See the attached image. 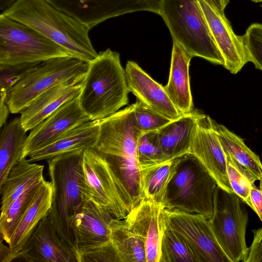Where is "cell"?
<instances>
[{"label": "cell", "instance_id": "cell-18", "mask_svg": "<svg viewBox=\"0 0 262 262\" xmlns=\"http://www.w3.org/2000/svg\"><path fill=\"white\" fill-rule=\"evenodd\" d=\"M18 257L29 262H78L74 250L60 237L48 216L38 224Z\"/></svg>", "mask_w": 262, "mask_h": 262}, {"label": "cell", "instance_id": "cell-21", "mask_svg": "<svg viewBox=\"0 0 262 262\" xmlns=\"http://www.w3.org/2000/svg\"><path fill=\"white\" fill-rule=\"evenodd\" d=\"M83 80L59 84L36 97L20 113L19 118L25 130L32 129L63 103L79 96Z\"/></svg>", "mask_w": 262, "mask_h": 262}, {"label": "cell", "instance_id": "cell-12", "mask_svg": "<svg viewBox=\"0 0 262 262\" xmlns=\"http://www.w3.org/2000/svg\"><path fill=\"white\" fill-rule=\"evenodd\" d=\"M168 227L187 244L198 262H230L217 242L209 220L204 216L167 209Z\"/></svg>", "mask_w": 262, "mask_h": 262}, {"label": "cell", "instance_id": "cell-24", "mask_svg": "<svg viewBox=\"0 0 262 262\" xmlns=\"http://www.w3.org/2000/svg\"><path fill=\"white\" fill-rule=\"evenodd\" d=\"M200 113L182 114L156 131L157 143L167 159H175L189 152Z\"/></svg>", "mask_w": 262, "mask_h": 262}, {"label": "cell", "instance_id": "cell-31", "mask_svg": "<svg viewBox=\"0 0 262 262\" xmlns=\"http://www.w3.org/2000/svg\"><path fill=\"white\" fill-rule=\"evenodd\" d=\"M225 154L228 177L233 192L253 210L250 193L258 179L234 158Z\"/></svg>", "mask_w": 262, "mask_h": 262}, {"label": "cell", "instance_id": "cell-9", "mask_svg": "<svg viewBox=\"0 0 262 262\" xmlns=\"http://www.w3.org/2000/svg\"><path fill=\"white\" fill-rule=\"evenodd\" d=\"M245 202L234 192L219 186L213 198V211L209 220L216 239L230 262L247 258L249 248L246 242L248 221Z\"/></svg>", "mask_w": 262, "mask_h": 262}, {"label": "cell", "instance_id": "cell-3", "mask_svg": "<svg viewBox=\"0 0 262 262\" xmlns=\"http://www.w3.org/2000/svg\"><path fill=\"white\" fill-rule=\"evenodd\" d=\"M128 93L120 54L108 48L89 63L78 96L79 104L91 120H100L126 105Z\"/></svg>", "mask_w": 262, "mask_h": 262}, {"label": "cell", "instance_id": "cell-11", "mask_svg": "<svg viewBox=\"0 0 262 262\" xmlns=\"http://www.w3.org/2000/svg\"><path fill=\"white\" fill-rule=\"evenodd\" d=\"M90 30L127 13L148 11L160 14V0H46Z\"/></svg>", "mask_w": 262, "mask_h": 262}, {"label": "cell", "instance_id": "cell-16", "mask_svg": "<svg viewBox=\"0 0 262 262\" xmlns=\"http://www.w3.org/2000/svg\"><path fill=\"white\" fill-rule=\"evenodd\" d=\"M211 36L224 59L223 66L235 74L249 62L242 36L235 34L224 12L211 0H199Z\"/></svg>", "mask_w": 262, "mask_h": 262}, {"label": "cell", "instance_id": "cell-35", "mask_svg": "<svg viewBox=\"0 0 262 262\" xmlns=\"http://www.w3.org/2000/svg\"><path fill=\"white\" fill-rule=\"evenodd\" d=\"M137 156L139 165L168 160L157 145L156 131L141 136L137 143Z\"/></svg>", "mask_w": 262, "mask_h": 262}, {"label": "cell", "instance_id": "cell-38", "mask_svg": "<svg viewBox=\"0 0 262 262\" xmlns=\"http://www.w3.org/2000/svg\"><path fill=\"white\" fill-rule=\"evenodd\" d=\"M259 181V186H255L251 189L250 198L253 210L262 221V179Z\"/></svg>", "mask_w": 262, "mask_h": 262}, {"label": "cell", "instance_id": "cell-26", "mask_svg": "<svg viewBox=\"0 0 262 262\" xmlns=\"http://www.w3.org/2000/svg\"><path fill=\"white\" fill-rule=\"evenodd\" d=\"M177 165V159L139 165L142 199L163 204Z\"/></svg>", "mask_w": 262, "mask_h": 262}, {"label": "cell", "instance_id": "cell-36", "mask_svg": "<svg viewBox=\"0 0 262 262\" xmlns=\"http://www.w3.org/2000/svg\"><path fill=\"white\" fill-rule=\"evenodd\" d=\"M38 63L0 66L1 91H8Z\"/></svg>", "mask_w": 262, "mask_h": 262}, {"label": "cell", "instance_id": "cell-7", "mask_svg": "<svg viewBox=\"0 0 262 262\" xmlns=\"http://www.w3.org/2000/svg\"><path fill=\"white\" fill-rule=\"evenodd\" d=\"M88 67L89 63L73 57L38 63L7 91L6 103L10 112L20 113L36 97L53 87L82 81Z\"/></svg>", "mask_w": 262, "mask_h": 262}, {"label": "cell", "instance_id": "cell-30", "mask_svg": "<svg viewBox=\"0 0 262 262\" xmlns=\"http://www.w3.org/2000/svg\"><path fill=\"white\" fill-rule=\"evenodd\" d=\"M39 185L27 189L5 211L1 213V237L7 245L17 225L32 202Z\"/></svg>", "mask_w": 262, "mask_h": 262}, {"label": "cell", "instance_id": "cell-42", "mask_svg": "<svg viewBox=\"0 0 262 262\" xmlns=\"http://www.w3.org/2000/svg\"><path fill=\"white\" fill-rule=\"evenodd\" d=\"M252 2H255V3H258V2H262V0H251Z\"/></svg>", "mask_w": 262, "mask_h": 262}, {"label": "cell", "instance_id": "cell-27", "mask_svg": "<svg viewBox=\"0 0 262 262\" xmlns=\"http://www.w3.org/2000/svg\"><path fill=\"white\" fill-rule=\"evenodd\" d=\"M20 118L16 117L4 125L0 137V186L10 169L22 158L27 136Z\"/></svg>", "mask_w": 262, "mask_h": 262}, {"label": "cell", "instance_id": "cell-41", "mask_svg": "<svg viewBox=\"0 0 262 262\" xmlns=\"http://www.w3.org/2000/svg\"><path fill=\"white\" fill-rule=\"evenodd\" d=\"M215 6L221 11L224 10L229 4L230 0H211Z\"/></svg>", "mask_w": 262, "mask_h": 262}, {"label": "cell", "instance_id": "cell-33", "mask_svg": "<svg viewBox=\"0 0 262 262\" xmlns=\"http://www.w3.org/2000/svg\"><path fill=\"white\" fill-rule=\"evenodd\" d=\"M242 37L249 62L262 71V24H251Z\"/></svg>", "mask_w": 262, "mask_h": 262}, {"label": "cell", "instance_id": "cell-25", "mask_svg": "<svg viewBox=\"0 0 262 262\" xmlns=\"http://www.w3.org/2000/svg\"><path fill=\"white\" fill-rule=\"evenodd\" d=\"M44 165L20 159L10 170L0 186L1 212H3L28 188L39 185L45 179Z\"/></svg>", "mask_w": 262, "mask_h": 262}, {"label": "cell", "instance_id": "cell-4", "mask_svg": "<svg viewBox=\"0 0 262 262\" xmlns=\"http://www.w3.org/2000/svg\"><path fill=\"white\" fill-rule=\"evenodd\" d=\"M83 152L79 150L67 152L47 160L53 186L52 207L48 216L60 237L74 252L70 223L84 199Z\"/></svg>", "mask_w": 262, "mask_h": 262}, {"label": "cell", "instance_id": "cell-32", "mask_svg": "<svg viewBox=\"0 0 262 262\" xmlns=\"http://www.w3.org/2000/svg\"><path fill=\"white\" fill-rule=\"evenodd\" d=\"M160 262H198L185 241L168 227L163 237Z\"/></svg>", "mask_w": 262, "mask_h": 262}, {"label": "cell", "instance_id": "cell-15", "mask_svg": "<svg viewBox=\"0 0 262 262\" xmlns=\"http://www.w3.org/2000/svg\"><path fill=\"white\" fill-rule=\"evenodd\" d=\"M216 125V122L209 116L200 113L189 152L199 160L219 187L228 192H234L228 177L226 154Z\"/></svg>", "mask_w": 262, "mask_h": 262}, {"label": "cell", "instance_id": "cell-19", "mask_svg": "<svg viewBox=\"0 0 262 262\" xmlns=\"http://www.w3.org/2000/svg\"><path fill=\"white\" fill-rule=\"evenodd\" d=\"M125 71L128 91L138 101L170 120L182 115L168 97L164 86L154 80L136 62L128 61Z\"/></svg>", "mask_w": 262, "mask_h": 262}, {"label": "cell", "instance_id": "cell-37", "mask_svg": "<svg viewBox=\"0 0 262 262\" xmlns=\"http://www.w3.org/2000/svg\"><path fill=\"white\" fill-rule=\"evenodd\" d=\"M253 239L244 262H262V227L252 230Z\"/></svg>", "mask_w": 262, "mask_h": 262}, {"label": "cell", "instance_id": "cell-14", "mask_svg": "<svg viewBox=\"0 0 262 262\" xmlns=\"http://www.w3.org/2000/svg\"><path fill=\"white\" fill-rule=\"evenodd\" d=\"M124 220L143 241L146 262H160L162 241L168 224L167 209L163 204L142 199Z\"/></svg>", "mask_w": 262, "mask_h": 262}, {"label": "cell", "instance_id": "cell-1", "mask_svg": "<svg viewBox=\"0 0 262 262\" xmlns=\"http://www.w3.org/2000/svg\"><path fill=\"white\" fill-rule=\"evenodd\" d=\"M93 147L107 161L128 194L132 209L142 199L137 146L144 133L136 122L133 104L99 120Z\"/></svg>", "mask_w": 262, "mask_h": 262}, {"label": "cell", "instance_id": "cell-28", "mask_svg": "<svg viewBox=\"0 0 262 262\" xmlns=\"http://www.w3.org/2000/svg\"><path fill=\"white\" fill-rule=\"evenodd\" d=\"M111 242L119 262H146L144 243L124 219L114 218L110 225Z\"/></svg>", "mask_w": 262, "mask_h": 262}, {"label": "cell", "instance_id": "cell-8", "mask_svg": "<svg viewBox=\"0 0 262 262\" xmlns=\"http://www.w3.org/2000/svg\"><path fill=\"white\" fill-rule=\"evenodd\" d=\"M72 57L31 27L0 14V66L38 63Z\"/></svg>", "mask_w": 262, "mask_h": 262}, {"label": "cell", "instance_id": "cell-43", "mask_svg": "<svg viewBox=\"0 0 262 262\" xmlns=\"http://www.w3.org/2000/svg\"><path fill=\"white\" fill-rule=\"evenodd\" d=\"M261 7H262V5H261Z\"/></svg>", "mask_w": 262, "mask_h": 262}, {"label": "cell", "instance_id": "cell-20", "mask_svg": "<svg viewBox=\"0 0 262 262\" xmlns=\"http://www.w3.org/2000/svg\"><path fill=\"white\" fill-rule=\"evenodd\" d=\"M51 182L44 180L39 185L28 209L13 231L8 247L10 254L7 262L16 258L28 239L40 221L49 216L52 203Z\"/></svg>", "mask_w": 262, "mask_h": 262}, {"label": "cell", "instance_id": "cell-34", "mask_svg": "<svg viewBox=\"0 0 262 262\" xmlns=\"http://www.w3.org/2000/svg\"><path fill=\"white\" fill-rule=\"evenodd\" d=\"M133 105L136 122L144 133L157 131L171 121L147 107L138 100Z\"/></svg>", "mask_w": 262, "mask_h": 262}, {"label": "cell", "instance_id": "cell-6", "mask_svg": "<svg viewBox=\"0 0 262 262\" xmlns=\"http://www.w3.org/2000/svg\"><path fill=\"white\" fill-rule=\"evenodd\" d=\"M174 174L166 190L163 205L168 210L177 209L212 217L213 198L218 186L199 160L190 152L177 158Z\"/></svg>", "mask_w": 262, "mask_h": 262}, {"label": "cell", "instance_id": "cell-22", "mask_svg": "<svg viewBox=\"0 0 262 262\" xmlns=\"http://www.w3.org/2000/svg\"><path fill=\"white\" fill-rule=\"evenodd\" d=\"M192 58L180 44L173 41L169 78L164 89L182 114L193 111L189 75V66Z\"/></svg>", "mask_w": 262, "mask_h": 262}, {"label": "cell", "instance_id": "cell-2", "mask_svg": "<svg viewBox=\"0 0 262 262\" xmlns=\"http://www.w3.org/2000/svg\"><path fill=\"white\" fill-rule=\"evenodd\" d=\"M1 14L31 27L73 57L89 63L98 55L89 35L90 30L46 0H17Z\"/></svg>", "mask_w": 262, "mask_h": 262}, {"label": "cell", "instance_id": "cell-13", "mask_svg": "<svg viewBox=\"0 0 262 262\" xmlns=\"http://www.w3.org/2000/svg\"><path fill=\"white\" fill-rule=\"evenodd\" d=\"M114 218L101 206L84 195L79 210L70 223L78 262L83 255L110 245V225Z\"/></svg>", "mask_w": 262, "mask_h": 262}, {"label": "cell", "instance_id": "cell-40", "mask_svg": "<svg viewBox=\"0 0 262 262\" xmlns=\"http://www.w3.org/2000/svg\"><path fill=\"white\" fill-rule=\"evenodd\" d=\"M17 0H0V10L3 12L8 9Z\"/></svg>", "mask_w": 262, "mask_h": 262}, {"label": "cell", "instance_id": "cell-5", "mask_svg": "<svg viewBox=\"0 0 262 262\" xmlns=\"http://www.w3.org/2000/svg\"><path fill=\"white\" fill-rule=\"evenodd\" d=\"M159 15L173 41L192 57L224 65V59L210 32L199 0H160Z\"/></svg>", "mask_w": 262, "mask_h": 262}, {"label": "cell", "instance_id": "cell-10", "mask_svg": "<svg viewBox=\"0 0 262 262\" xmlns=\"http://www.w3.org/2000/svg\"><path fill=\"white\" fill-rule=\"evenodd\" d=\"M83 195L115 218L124 219L132 210L123 185L105 158L94 148L85 149L83 156Z\"/></svg>", "mask_w": 262, "mask_h": 262}, {"label": "cell", "instance_id": "cell-17", "mask_svg": "<svg viewBox=\"0 0 262 262\" xmlns=\"http://www.w3.org/2000/svg\"><path fill=\"white\" fill-rule=\"evenodd\" d=\"M78 96L63 103L31 130L24 144L21 159L51 143L73 128L91 120L81 108Z\"/></svg>", "mask_w": 262, "mask_h": 262}, {"label": "cell", "instance_id": "cell-39", "mask_svg": "<svg viewBox=\"0 0 262 262\" xmlns=\"http://www.w3.org/2000/svg\"><path fill=\"white\" fill-rule=\"evenodd\" d=\"M0 96V127L1 128L6 123L7 118L10 112L6 103L7 91H1Z\"/></svg>", "mask_w": 262, "mask_h": 262}, {"label": "cell", "instance_id": "cell-29", "mask_svg": "<svg viewBox=\"0 0 262 262\" xmlns=\"http://www.w3.org/2000/svg\"><path fill=\"white\" fill-rule=\"evenodd\" d=\"M219 140L225 154L230 155L258 179H262V163L257 155L245 143L244 140L227 127L216 123Z\"/></svg>", "mask_w": 262, "mask_h": 262}, {"label": "cell", "instance_id": "cell-23", "mask_svg": "<svg viewBox=\"0 0 262 262\" xmlns=\"http://www.w3.org/2000/svg\"><path fill=\"white\" fill-rule=\"evenodd\" d=\"M99 132V120H90L69 130L51 143L29 156V161L49 160L56 156L94 147Z\"/></svg>", "mask_w": 262, "mask_h": 262}]
</instances>
